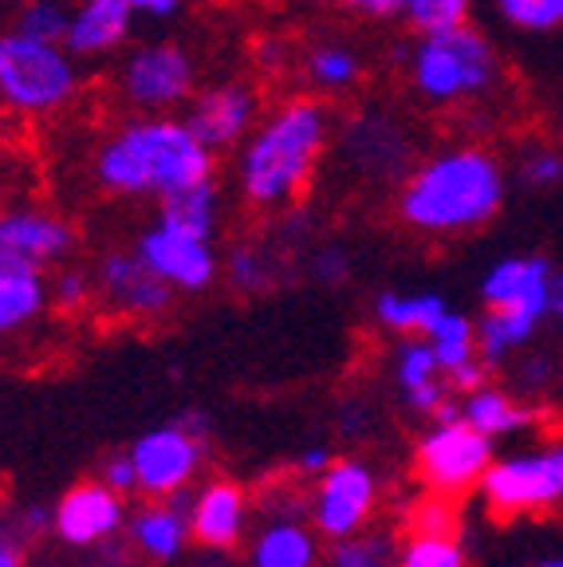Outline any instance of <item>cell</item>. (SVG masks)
<instances>
[{
    "label": "cell",
    "mask_w": 563,
    "mask_h": 567,
    "mask_svg": "<svg viewBox=\"0 0 563 567\" xmlns=\"http://www.w3.org/2000/svg\"><path fill=\"white\" fill-rule=\"evenodd\" d=\"M509 169L489 146L453 142L426 154L398 182V217L422 237L477 233L504 209Z\"/></svg>",
    "instance_id": "6da1fadb"
},
{
    "label": "cell",
    "mask_w": 563,
    "mask_h": 567,
    "mask_svg": "<svg viewBox=\"0 0 563 567\" xmlns=\"http://www.w3.org/2000/svg\"><path fill=\"white\" fill-rule=\"evenodd\" d=\"M331 146V111L316 95H288L256 118L233 158L237 194L253 209H288L311 186Z\"/></svg>",
    "instance_id": "7a4b0ae2"
},
{
    "label": "cell",
    "mask_w": 563,
    "mask_h": 567,
    "mask_svg": "<svg viewBox=\"0 0 563 567\" xmlns=\"http://www.w3.org/2000/svg\"><path fill=\"white\" fill-rule=\"evenodd\" d=\"M213 158L217 154L174 111H162V115L139 111L134 118H123L115 131H106V138L91 154V177L99 189L115 197L162 202L177 189L213 177Z\"/></svg>",
    "instance_id": "3957f363"
},
{
    "label": "cell",
    "mask_w": 563,
    "mask_h": 567,
    "mask_svg": "<svg viewBox=\"0 0 563 567\" xmlns=\"http://www.w3.org/2000/svg\"><path fill=\"white\" fill-rule=\"evenodd\" d=\"M504 80L501 52L477 24L418 32L406 52V83L426 106L453 111L489 99Z\"/></svg>",
    "instance_id": "277c9868"
},
{
    "label": "cell",
    "mask_w": 563,
    "mask_h": 567,
    "mask_svg": "<svg viewBox=\"0 0 563 567\" xmlns=\"http://www.w3.org/2000/svg\"><path fill=\"white\" fill-rule=\"evenodd\" d=\"M83 91L80 55L60 40L9 28L0 32V103L12 118H52Z\"/></svg>",
    "instance_id": "5b68a950"
},
{
    "label": "cell",
    "mask_w": 563,
    "mask_h": 567,
    "mask_svg": "<svg viewBox=\"0 0 563 567\" xmlns=\"http://www.w3.org/2000/svg\"><path fill=\"white\" fill-rule=\"evenodd\" d=\"M119 95L134 106V111H174L185 106L197 91V60L174 40H154V44H139L119 68Z\"/></svg>",
    "instance_id": "8992f818"
},
{
    "label": "cell",
    "mask_w": 563,
    "mask_h": 567,
    "mask_svg": "<svg viewBox=\"0 0 563 567\" xmlns=\"http://www.w3.org/2000/svg\"><path fill=\"white\" fill-rule=\"evenodd\" d=\"M481 493L497 516L555 508L563 501V442L524 457L493 461L481 477Z\"/></svg>",
    "instance_id": "52a82bcc"
},
{
    "label": "cell",
    "mask_w": 563,
    "mask_h": 567,
    "mask_svg": "<svg viewBox=\"0 0 563 567\" xmlns=\"http://www.w3.org/2000/svg\"><path fill=\"white\" fill-rule=\"evenodd\" d=\"M489 465H493V437L473 430L465 417H458V422H433L430 434L418 442V473L441 496L481 485Z\"/></svg>",
    "instance_id": "ba28073f"
},
{
    "label": "cell",
    "mask_w": 563,
    "mask_h": 567,
    "mask_svg": "<svg viewBox=\"0 0 563 567\" xmlns=\"http://www.w3.org/2000/svg\"><path fill=\"white\" fill-rule=\"evenodd\" d=\"M339 154H344L347 169L367 182H402L414 166V134L390 111H359L347 123L344 138H339Z\"/></svg>",
    "instance_id": "9c48e42d"
},
{
    "label": "cell",
    "mask_w": 563,
    "mask_h": 567,
    "mask_svg": "<svg viewBox=\"0 0 563 567\" xmlns=\"http://www.w3.org/2000/svg\"><path fill=\"white\" fill-rule=\"evenodd\" d=\"M134 252H139L174 292H205L221 272L213 237L177 229V225L162 221V217L146 225V233H142L139 245H134Z\"/></svg>",
    "instance_id": "30bf717a"
},
{
    "label": "cell",
    "mask_w": 563,
    "mask_h": 567,
    "mask_svg": "<svg viewBox=\"0 0 563 567\" xmlns=\"http://www.w3.org/2000/svg\"><path fill=\"white\" fill-rule=\"evenodd\" d=\"M256 118H260V95L240 80L209 83L185 103V123L213 154L237 151L256 126Z\"/></svg>",
    "instance_id": "8fae6325"
},
{
    "label": "cell",
    "mask_w": 563,
    "mask_h": 567,
    "mask_svg": "<svg viewBox=\"0 0 563 567\" xmlns=\"http://www.w3.org/2000/svg\"><path fill=\"white\" fill-rule=\"evenodd\" d=\"M555 288H560V276L547 257H504L481 276L484 308L512 311L536 328H544V319H552Z\"/></svg>",
    "instance_id": "7c38bea8"
},
{
    "label": "cell",
    "mask_w": 563,
    "mask_h": 567,
    "mask_svg": "<svg viewBox=\"0 0 563 567\" xmlns=\"http://www.w3.org/2000/svg\"><path fill=\"white\" fill-rule=\"evenodd\" d=\"M375 473L362 461H335L331 470L319 477L316 501H311V520L316 532L327 540H347L367 524L370 508H375Z\"/></svg>",
    "instance_id": "4fadbf2b"
},
{
    "label": "cell",
    "mask_w": 563,
    "mask_h": 567,
    "mask_svg": "<svg viewBox=\"0 0 563 567\" xmlns=\"http://www.w3.org/2000/svg\"><path fill=\"white\" fill-rule=\"evenodd\" d=\"M95 296L111 316L123 319H158L174 303V288L162 280L139 252H106L95 272Z\"/></svg>",
    "instance_id": "5bb4252c"
},
{
    "label": "cell",
    "mask_w": 563,
    "mask_h": 567,
    "mask_svg": "<svg viewBox=\"0 0 563 567\" xmlns=\"http://www.w3.org/2000/svg\"><path fill=\"white\" fill-rule=\"evenodd\" d=\"M202 450H205V437H197L194 430H185L182 422L142 434L131 450L139 488L150 496H170L177 488H185L194 481L197 465H202Z\"/></svg>",
    "instance_id": "9a60e30c"
},
{
    "label": "cell",
    "mask_w": 563,
    "mask_h": 567,
    "mask_svg": "<svg viewBox=\"0 0 563 567\" xmlns=\"http://www.w3.org/2000/svg\"><path fill=\"white\" fill-rule=\"evenodd\" d=\"M0 248L44 272L75 252V229L44 205H9L0 209Z\"/></svg>",
    "instance_id": "2e32d148"
},
{
    "label": "cell",
    "mask_w": 563,
    "mask_h": 567,
    "mask_svg": "<svg viewBox=\"0 0 563 567\" xmlns=\"http://www.w3.org/2000/svg\"><path fill=\"white\" fill-rule=\"evenodd\" d=\"M126 520L123 493L111 488L106 481H83L60 496L52 508V532L71 548H88V544L111 540L119 524Z\"/></svg>",
    "instance_id": "e0dca14e"
},
{
    "label": "cell",
    "mask_w": 563,
    "mask_h": 567,
    "mask_svg": "<svg viewBox=\"0 0 563 567\" xmlns=\"http://www.w3.org/2000/svg\"><path fill=\"white\" fill-rule=\"evenodd\" d=\"M134 20H139V12L131 0H75L63 44L80 60H103L131 40Z\"/></svg>",
    "instance_id": "ac0fdd59"
},
{
    "label": "cell",
    "mask_w": 563,
    "mask_h": 567,
    "mask_svg": "<svg viewBox=\"0 0 563 567\" xmlns=\"http://www.w3.org/2000/svg\"><path fill=\"white\" fill-rule=\"evenodd\" d=\"M245 513H248V496L237 481L217 477L194 496V508H190V532L213 551H229L245 536Z\"/></svg>",
    "instance_id": "d6986e66"
},
{
    "label": "cell",
    "mask_w": 563,
    "mask_h": 567,
    "mask_svg": "<svg viewBox=\"0 0 563 567\" xmlns=\"http://www.w3.org/2000/svg\"><path fill=\"white\" fill-rule=\"evenodd\" d=\"M52 288L44 284V272L24 260H17L9 248H0V339L32 328L44 316Z\"/></svg>",
    "instance_id": "ffe728a7"
},
{
    "label": "cell",
    "mask_w": 563,
    "mask_h": 567,
    "mask_svg": "<svg viewBox=\"0 0 563 567\" xmlns=\"http://www.w3.org/2000/svg\"><path fill=\"white\" fill-rule=\"evenodd\" d=\"M395 374H398V386H402L406 402H410V410H418V414H433V410L449 399L446 371H441L438 354H433L426 336H402Z\"/></svg>",
    "instance_id": "44dd1931"
},
{
    "label": "cell",
    "mask_w": 563,
    "mask_h": 567,
    "mask_svg": "<svg viewBox=\"0 0 563 567\" xmlns=\"http://www.w3.org/2000/svg\"><path fill=\"white\" fill-rule=\"evenodd\" d=\"M131 536L142 556L154 559V564H166V559L182 556L185 540H190L194 532H190V513H182V508H174L166 501V505L142 508L131 524Z\"/></svg>",
    "instance_id": "7402d4cb"
},
{
    "label": "cell",
    "mask_w": 563,
    "mask_h": 567,
    "mask_svg": "<svg viewBox=\"0 0 563 567\" xmlns=\"http://www.w3.org/2000/svg\"><path fill=\"white\" fill-rule=\"evenodd\" d=\"M461 417H465L473 430H481L484 437H504V434H516V430H524V425H532V410L520 406L512 394H504V390L497 386H477L465 394V402H461Z\"/></svg>",
    "instance_id": "603a6c76"
},
{
    "label": "cell",
    "mask_w": 563,
    "mask_h": 567,
    "mask_svg": "<svg viewBox=\"0 0 563 567\" xmlns=\"http://www.w3.org/2000/svg\"><path fill=\"white\" fill-rule=\"evenodd\" d=\"M449 311V303L438 292H382L375 300L379 328L395 336H430L433 323Z\"/></svg>",
    "instance_id": "cb8c5ba5"
},
{
    "label": "cell",
    "mask_w": 563,
    "mask_h": 567,
    "mask_svg": "<svg viewBox=\"0 0 563 567\" xmlns=\"http://www.w3.org/2000/svg\"><path fill=\"white\" fill-rule=\"evenodd\" d=\"M316 556H319L316 536L288 516V520L268 524V528L256 536L248 564L253 567H316Z\"/></svg>",
    "instance_id": "d4e9b609"
},
{
    "label": "cell",
    "mask_w": 563,
    "mask_h": 567,
    "mask_svg": "<svg viewBox=\"0 0 563 567\" xmlns=\"http://www.w3.org/2000/svg\"><path fill=\"white\" fill-rule=\"evenodd\" d=\"M158 217L177 229L202 233V237H213L221 225V189L213 177L197 182V186H185L177 194L162 197L158 202Z\"/></svg>",
    "instance_id": "484cf974"
},
{
    "label": "cell",
    "mask_w": 563,
    "mask_h": 567,
    "mask_svg": "<svg viewBox=\"0 0 563 567\" xmlns=\"http://www.w3.org/2000/svg\"><path fill=\"white\" fill-rule=\"evenodd\" d=\"M304 75L324 95H344L362 80V60L347 44H316L304 60Z\"/></svg>",
    "instance_id": "4316f807"
},
{
    "label": "cell",
    "mask_w": 563,
    "mask_h": 567,
    "mask_svg": "<svg viewBox=\"0 0 563 567\" xmlns=\"http://www.w3.org/2000/svg\"><path fill=\"white\" fill-rule=\"evenodd\" d=\"M426 339H430L433 354H438V363L446 374L458 371L461 363H469V359L481 354V347H477V323H469V316H461V311H453V308L433 323V331Z\"/></svg>",
    "instance_id": "83f0119b"
},
{
    "label": "cell",
    "mask_w": 563,
    "mask_h": 567,
    "mask_svg": "<svg viewBox=\"0 0 563 567\" xmlns=\"http://www.w3.org/2000/svg\"><path fill=\"white\" fill-rule=\"evenodd\" d=\"M501 24L524 35H547L563 28V0H493Z\"/></svg>",
    "instance_id": "f1b7e54d"
},
{
    "label": "cell",
    "mask_w": 563,
    "mask_h": 567,
    "mask_svg": "<svg viewBox=\"0 0 563 567\" xmlns=\"http://www.w3.org/2000/svg\"><path fill=\"white\" fill-rule=\"evenodd\" d=\"M512 174L524 189H555L563 182V151L552 142H524Z\"/></svg>",
    "instance_id": "f546056e"
},
{
    "label": "cell",
    "mask_w": 563,
    "mask_h": 567,
    "mask_svg": "<svg viewBox=\"0 0 563 567\" xmlns=\"http://www.w3.org/2000/svg\"><path fill=\"white\" fill-rule=\"evenodd\" d=\"M398 567H465V551L453 532H414Z\"/></svg>",
    "instance_id": "4dcf8cb0"
},
{
    "label": "cell",
    "mask_w": 563,
    "mask_h": 567,
    "mask_svg": "<svg viewBox=\"0 0 563 567\" xmlns=\"http://www.w3.org/2000/svg\"><path fill=\"white\" fill-rule=\"evenodd\" d=\"M225 280L237 288V292H265L273 284V257L256 245H233L229 257H225Z\"/></svg>",
    "instance_id": "1f68e13d"
},
{
    "label": "cell",
    "mask_w": 563,
    "mask_h": 567,
    "mask_svg": "<svg viewBox=\"0 0 563 567\" xmlns=\"http://www.w3.org/2000/svg\"><path fill=\"white\" fill-rule=\"evenodd\" d=\"M68 24H71V0H24L17 12L20 32L35 35V40H68Z\"/></svg>",
    "instance_id": "d6a6232c"
},
{
    "label": "cell",
    "mask_w": 563,
    "mask_h": 567,
    "mask_svg": "<svg viewBox=\"0 0 563 567\" xmlns=\"http://www.w3.org/2000/svg\"><path fill=\"white\" fill-rule=\"evenodd\" d=\"M473 12V0H406L402 17L414 32H438V28L465 24Z\"/></svg>",
    "instance_id": "836d02e7"
},
{
    "label": "cell",
    "mask_w": 563,
    "mask_h": 567,
    "mask_svg": "<svg viewBox=\"0 0 563 567\" xmlns=\"http://www.w3.org/2000/svg\"><path fill=\"white\" fill-rule=\"evenodd\" d=\"M390 544L387 536H362V540H339L331 548V559L327 567H387Z\"/></svg>",
    "instance_id": "e575fe53"
},
{
    "label": "cell",
    "mask_w": 563,
    "mask_h": 567,
    "mask_svg": "<svg viewBox=\"0 0 563 567\" xmlns=\"http://www.w3.org/2000/svg\"><path fill=\"white\" fill-rule=\"evenodd\" d=\"M91 296H95V280H91L88 272H80V268H63V272L55 276V284H52V300L60 303L63 311H80V308H88Z\"/></svg>",
    "instance_id": "d590c367"
},
{
    "label": "cell",
    "mask_w": 563,
    "mask_h": 567,
    "mask_svg": "<svg viewBox=\"0 0 563 567\" xmlns=\"http://www.w3.org/2000/svg\"><path fill=\"white\" fill-rule=\"evenodd\" d=\"M331 4L359 20H395L406 12V0H331Z\"/></svg>",
    "instance_id": "8d00e7d4"
},
{
    "label": "cell",
    "mask_w": 563,
    "mask_h": 567,
    "mask_svg": "<svg viewBox=\"0 0 563 567\" xmlns=\"http://www.w3.org/2000/svg\"><path fill=\"white\" fill-rule=\"evenodd\" d=\"M414 532H458V520H453V508L441 501H426L422 508L414 513Z\"/></svg>",
    "instance_id": "74e56055"
},
{
    "label": "cell",
    "mask_w": 563,
    "mask_h": 567,
    "mask_svg": "<svg viewBox=\"0 0 563 567\" xmlns=\"http://www.w3.org/2000/svg\"><path fill=\"white\" fill-rule=\"evenodd\" d=\"M24 544L28 532L20 524L0 520V567H24Z\"/></svg>",
    "instance_id": "f35d334b"
},
{
    "label": "cell",
    "mask_w": 563,
    "mask_h": 567,
    "mask_svg": "<svg viewBox=\"0 0 563 567\" xmlns=\"http://www.w3.org/2000/svg\"><path fill=\"white\" fill-rule=\"evenodd\" d=\"M99 481H106L111 488H119V493H131V488H139V477H134V461H131V453H119V457H106L103 461V477Z\"/></svg>",
    "instance_id": "ab89813d"
},
{
    "label": "cell",
    "mask_w": 563,
    "mask_h": 567,
    "mask_svg": "<svg viewBox=\"0 0 563 567\" xmlns=\"http://www.w3.org/2000/svg\"><path fill=\"white\" fill-rule=\"evenodd\" d=\"M311 272L319 276L324 284H339L347 276V252L344 248H319L316 257H311Z\"/></svg>",
    "instance_id": "60d3db41"
},
{
    "label": "cell",
    "mask_w": 563,
    "mask_h": 567,
    "mask_svg": "<svg viewBox=\"0 0 563 567\" xmlns=\"http://www.w3.org/2000/svg\"><path fill=\"white\" fill-rule=\"evenodd\" d=\"M131 4L142 20H170V17L182 12L185 0H131Z\"/></svg>",
    "instance_id": "b9f144b4"
},
{
    "label": "cell",
    "mask_w": 563,
    "mask_h": 567,
    "mask_svg": "<svg viewBox=\"0 0 563 567\" xmlns=\"http://www.w3.org/2000/svg\"><path fill=\"white\" fill-rule=\"evenodd\" d=\"M335 465V457H331V450L327 445H311V450H304V457H299V470L308 473V477H324L327 470Z\"/></svg>",
    "instance_id": "7bdbcfd3"
},
{
    "label": "cell",
    "mask_w": 563,
    "mask_h": 567,
    "mask_svg": "<svg viewBox=\"0 0 563 567\" xmlns=\"http://www.w3.org/2000/svg\"><path fill=\"white\" fill-rule=\"evenodd\" d=\"M547 374H552V367H547L544 354H529V359H524V367H520V379L529 382V390H540V386H544Z\"/></svg>",
    "instance_id": "ee69618b"
},
{
    "label": "cell",
    "mask_w": 563,
    "mask_h": 567,
    "mask_svg": "<svg viewBox=\"0 0 563 567\" xmlns=\"http://www.w3.org/2000/svg\"><path fill=\"white\" fill-rule=\"evenodd\" d=\"M9 106H4V103H0V146H4V142H9Z\"/></svg>",
    "instance_id": "f6af8a7d"
},
{
    "label": "cell",
    "mask_w": 563,
    "mask_h": 567,
    "mask_svg": "<svg viewBox=\"0 0 563 567\" xmlns=\"http://www.w3.org/2000/svg\"><path fill=\"white\" fill-rule=\"evenodd\" d=\"M552 316L563 319V280H560V288H555V296H552Z\"/></svg>",
    "instance_id": "bcb514c9"
},
{
    "label": "cell",
    "mask_w": 563,
    "mask_h": 567,
    "mask_svg": "<svg viewBox=\"0 0 563 567\" xmlns=\"http://www.w3.org/2000/svg\"><path fill=\"white\" fill-rule=\"evenodd\" d=\"M536 567H563V559H547V564H536Z\"/></svg>",
    "instance_id": "7dc6e473"
},
{
    "label": "cell",
    "mask_w": 563,
    "mask_h": 567,
    "mask_svg": "<svg viewBox=\"0 0 563 567\" xmlns=\"http://www.w3.org/2000/svg\"><path fill=\"white\" fill-rule=\"evenodd\" d=\"M560 134H563V115H560Z\"/></svg>",
    "instance_id": "c3c4849f"
}]
</instances>
